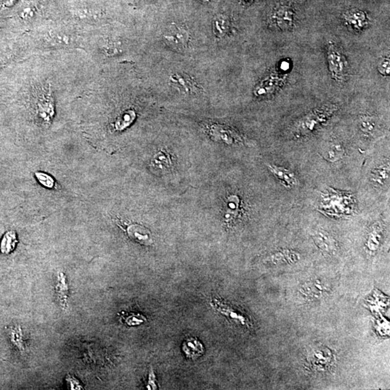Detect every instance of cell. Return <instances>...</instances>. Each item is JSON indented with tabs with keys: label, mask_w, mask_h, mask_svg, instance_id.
Wrapping results in <instances>:
<instances>
[{
	"label": "cell",
	"mask_w": 390,
	"mask_h": 390,
	"mask_svg": "<svg viewBox=\"0 0 390 390\" xmlns=\"http://www.w3.org/2000/svg\"><path fill=\"white\" fill-rule=\"evenodd\" d=\"M148 390H156L157 386L156 385V375L153 372V369H151L149 374V379H148V385L147 386Z\"/></svg>",
	"instance_id": "cell-29"
},
{
	"label": "cell",
	"mask_w": 390,
	"mask_h": 390,
	"mask_svg": "<svg viewBox=\"0 0 390 390\" xmlns=\"http://www.w3.org/2000/svg\"><path fill=\"white\" fill-rule=\"evenodd\" d=\"M290 68V64L289 62H286V61H284V62H282L281 64H280V69H282L283 71H286L289 69Z\"/></svg>",
	"instance_id": "cell-31"
},
{
	"label": "cell",
	"mask_w": 390,
	"mask_h": 390,
	"mask_svg": "<svg viewBox=\"0 0 390 390\" xmlns=\"http://www.w3.org/2000/svg\"><path fill=\"white\" fill-rule=\"evenodd\" d=\"M270 22L279 30L291 29L294 23V11L288 6H280L273 12L270 17Z\"/></svg>",
	"instance_id": "cell-4"
},
{
	"label": "cell",
	"mask_w": 390,
	"mask_h": 390,
	"mask_svg": "<svg viewBox=\"0 0 390 390\" xmlns=\"http://www.w3.org/2000/svg\"><path fill=\"white\" fill-rule=\"evenodd\" d=\"M337 109L336 106L331 104L315 109L297 123L294 128V135L304 136L312 133L317 127L328 120Z\"/></svg>",
	"instance_id": "cell-1"
},
{
	"label": "cell",
	"mask_w": 390,
	"mask_h": 390,
	"mask_svg": "<svg viewBox=\"0 0 390 390\" xmlns=\"http://www.w3.org/2000/svg\"><path fill=\"white\" fill-rule=\"evenodd\" d=\"M360 127L362 131L367 134L374 133L376 128L375 119L371 116H364L361 119Z\"/></svg>",
	"instance_id": "cell-23"
},
{
	"label": "cell",
	"mask_w": 390,
	"mask_h": 390,
	"mask_svg": "<svg viewBox=\"0 0 390 390\" xmlns=\"http://www.w3.org/2000/svg\"><path fill=\"white\" fill-rule=\"evenodd\" d=\"M230 23L229 18L225 15H219L214 18L212 22V30L217 37L222 39L229 34Z\"/></svg>",
	"instance_id": "cell-13"
},
{
	"label": "cell",
	"mask_w": 390,
	"mask_h": 390,
	"mask_svg": "<svg viewBox=\"0 0 390 390\" xmlns=\"http://www.w3.org/2000/svg\"><path fill=\"white\" fill-rule=\"evenodd\" d=\"M119 48L116 46V45H112V43L108 44L106 46L104 47V51L107 54H116L119 52Z\"/></svg>",
	"instance_id": "cell-30"
},
{
	"label": "cell",
	"mask_w": 390,
	"mask_h": 390,
	"mask_svg": "<svg viewBox=\"0 0 390 390\" xmlns=\"http://www.w3.org/2000/svg\"><path fill=\"white\" fill-rule=\"evenodd\" d=\"M327 59L332 78L338 83L345 81L348 76V62L342 50L335 43L327 45Z\"/></svg>",
	"instance_id": "cell-2"
},
{
	"label": "cell",
	"mask_w": 390,
	"mask_h": 390,
	"mask_svg": "<svg viewBox=\"0 0 390 390\" xmlns=\"http://www.w3.org/2000/svg\"><path fill=\"white\" fill-rule=\"evenodd\" d=\"M163 39L170 48L177 51H183L190 39L189 30L178 24H170L163 31Z\"/></svg>",
	"instance_id": "cell-3"
},
{
	"label": "cell",
	"mask_w": 390,
	"mask_h": 390,
	"mask_svg": "<svg viewBox=\"0 0 390 390\" xmlns=\"http://www.w3.org/2000/svg\"><path fill=\"white\" fill-rule=\"evenodd\" d=\"M34 15L35 10L34 8L32 7H25V8L21 12V13H20V17H21L23 20H25V21H29V20H31L32 18L34 17Z\"/></svg>",
	"instance_id": "cell-27"
},
{
	"label": "cell",
	"mask_w": 390,
	"mask_h": 390,
	"mask_svg": "<svg viewBox=\"0 0 390 390\" xmlns=\"http://www.w3.org/2000/svg\"><path fill=\"white\" fill-rule=\"evenodd\" d=\"M127 233L133 240L137 241L139 244H145V245L151 244V233H150V230L143 226L137 225V224L130 226L127 229Z\"/></svg>",
	"instance_id": "cell-11"
},
{
	"label": "cell",
	"mask_w": 390,
	"mask_h": 390,
	"mask_svg": "<svg viewBox=\"0 0 390 390\" xmlns=\"http://www.w3.org/2000/svg\"><path fill=\"white\" fill-rule=\"evenodd\" d=\"M268 167L270 172L277 178V180L281 182L282 184L285 187L291 189V188L297 187L299 184L298 178L291 170L274 164H269Z\"/></svg>",
	"instance_id": "cell-5"
},
{
	"label": "cell",
	"mask_w": 390,
	"mask_h": 390,
	"mask_svg": "<svg viewBox=\"0 0 390 390\" xmlns=\"http://www.w3.org/2000/svg\"><path fill=\"white\" fill-rule=\"evenodd\" d=\"M212 305H213V307L222 315H225L227 317H230V319H233L236 321H240L242 324H245L246 320L244 317L242 315L236 313V312L231 308L223 304L222 303L216 300L212 302Z\"/></svg>",
	"instance_id": "cell-16"
},
{
	"label": "cell",
	"mask_w": 390,
	"mask_h": 390,
	"mask_svg": "<svg viewBox=\"0 0 390 390\" xmlns=\"http://www.w3.org/2000/svg\"><path fill=\"white\" fill-rule=\"evenodd\" d=\"M35 176L37 180L40 182L41 184L43 185L45 187L48 188V189H54L55 187V181L48 174H46V173L36 172Z\"/></svg>",
	"instance_id": "cell-24"
},
{
	"label": "cell",
	"mask_w": 390,
	"mask_h": 390,
	"mask_svg": "<svg viewBox=\"0 0 390 390\" xmlns=\"http://www.w3.org/2000/svg\"><path fill=\"white\" fill-rule=\"evenodd\" d=\"M75 14L79 18H84V19L85 18H91V17L94 15L92 10L89 8L79 9L76 11Z\"/></svg>",
	"instance_id": "cell-28"
},
{
	"label": "cell",
	"mask_w": 390,
	"mask_h": 390,
	"mask_svg": "<svg viewBox=\"0 0 390 390\" xmlns=\"http://www.w3.org/2000/svg\"><path fill=\"white\" fill-rule=\"evenodd\" d=\"M377 69L381 75L385 76V77L389 76L390 71V57H385L380 59V60L379 61V63H378Z\"/></svg>",
	"instance_id": "cell-26"
},
{
	"label": "cell",
	"mask_w": 390,
	"mask_h": 390,
	"mask_svg": "<svg viewBox=\"0 0 390 390\" xmlns=\"http://www.w3.org/2000/svg\"><path fill=\"white\" fill-rule=\"evenodd\" d=\"M17 243L18 240L15 232L13 230L7 231L1 239L0 243V251L4 254H10L15 250Z\"/></svg>",
	"instance_id": "cell-14"
},
{
	"label": "cell",
	"mask_w": 390,
	"mask_h": 390,
	"mask_svg": "<svg viewBox=\"0 0 390 390\" xmlns=\"http://www.w3.org/2000/svg\"><path fill=\"white\" fill-rule=\"evenodd\" d=\"M283 83V77L270 74L262 80L254 89L256 96H266L277 91Z\"/></svg>",
	"instance_id": "cell-6"
},
{
	"label": "cell",
	"mask_w": 390,
	"mask_h": 390,
	"mask_svg": "<svg viewBox=\"0 0 390 390\" xmlns=\"http://www.w3.org/2000/svg\"><path fill=\"white\" fill-rule=\"evenodd\" d=\"M316 245L325 252H332L337 248L336 241L325 230H318L312 236Z\"/></svg>",
	"instance_id": "cell-9"
},
{
	"label": "cell",
	"mask_w": 390,
	"mask_h": 390,
	"mask_svg": "<svg viewBox=\"0 0 390 390\" xmlns=\"http://www.w3.org/2000/svg\"><path fill=\"white\" fill-rule=\"evenodd\" d=\"M324 291V287L318 282L306 285L303 288V293L310 298H320Z\"/></svg>",
	"instance_id": "cell-19"
},
{
	"label": "cell",
	"mask_w": 390,
	"mask_h": 390,
	"mask_svg": "<svg viewBox=\"0 0 390 390\" xmlns=\"http://www.w3.org/2000/svg\"><path fill=\"white\" fill-rule=\"evenodd\" d=\"M152 164L154 165L155 168L159 169H165L169 168L171 165V160L169 156L163 153H159L156 155V157L153 159Z\"/></svg>",
	"instance_id": "cell-22"
},
{
	"label": "cell",
	"mask_w": 390,
	"mask_h": 390,
	"mask_svg": "<svg viewBox=\"0 0 390 390\" xmlns=\"http://www.w3.org/2000/svg\"><path fill=\"white\" fill-rule=\"evenodd\" d=\"M381 230L379 229H374L370 233L369 238H368V245L369 250L374 251L378 248L379 244V241L381 239Z\"/></svg>",
	"instance_id": "cell-25"
},
{
	"label": "cell",
	"mask_w": 390,
	"mask_h": 390,
	"mask_svg": "<svg viewBox=\"0 0 390 390\" xmlns=\"http://www.w3.org/2000/svg\"><path fill=\"white\" fill-rule=\"evenodd\" d=\"M344 19L346 24L355 30L364 29L368 24L367 15L361 10H352L347 12L344 15Z\"/></svg>",
	"instance_id": "cell-8"
},
{
	"label": "cell",
	"mask_w": 390,
	"mask_h": 390,
	"mask_svg": "<svg viewBox=\"0 0 390 390\" xmlns=\"http://www.w3.org/2000/svg\"><path fill=\"white\" fill-rule=\"evenodd\" d=\"M50 43L59 46H68L73 42L72 37L63 33H56L50 36Z\"/></svg>",
	"instance_id": "cell-20"
},
{
	"label": "cell",
	"mask_w": 390,
	"mask_h": 390,
	"mask_svg": "<svg viewBox=\"0 0 390 390\" xmlns=\"http://www.w3.org/2000/svg\"><path fill=\"white\" fill-rule=\"evenodd\" d=\"M37 114L39 117L47 124L52 119L54 115V103L50 92L47 94L46 97H43L38 104Z\"/></svg>",
	"instance_id": "cell-10"
},
{
	"label": "cell",
	"mask_w": 390,
	"mask_h": 390,
	"mask_svg": "<svg viewBox=\"0 0 390 390\" xmlns=\"http://www.w3.org/2000/svg\"><path fill=\"white\" fill-rule=\"evenodd\" d=\"M135 117H136V115H135L134 111L129 110L124 112L115 123L114 127H115V130L117 131L124 130L134 121Z\"/></svg>",
	"instance_id": "cell-17"
},
{
	"label": "cell",
	"mask_w": 390,
	"mask_h": 390,
	"mask_svg": "<svg viewBox=\"0 0 390 390\" xmlns=\"http://www.w3.org/2000/svg\"><path fill=\"white\" fill-rule=\"evenodd\" d=\"M270 259L275 263H282V262L284 263V262H295L298 259V255L294 252L285 250L276 253L274 255L271 256Z\"/></svg>",
	"instance_id": "cell-18"
},
{
	"label": "cell",
	"mask_w": 390,
	"mask_h": 390,
	"mask_svg": "<svg viewBox=\"0 0 390 390\" xmlns=\"http://www.w3.org/2000/svg\"><path fill=\"white\" fill-rule=\"evenodd\" d=\"M170 81L178 90L186 93L196 92L200 90L195 80L185 74L174 73L170 77Z\"/></svg>",
	"instance_id": "cell-7"
},
{
	"label": "cell",
	"mask_w": 390,
	"mask_h": 390,
	"mask_svg": "<svg viewBox=\"0 0 390 390\" xmlns=\"http://www.w3.org/2000/svg\"><path fill=\"white\" fill-rule=\"evenodd\" d=\"M182 350L186 357L191 359H197L204 353L203 344L198 340L193 338H188L183 343Z\"/></svg>",
	"instance_id": "cell-12"
},
{
	"label": "cell",
	"mask_w": 390,
	"mask_h": 390,
	"mask_svg": "<svg viewBox=\"0 0 390 390\" xmlns=\"http://www.w3.org/2000/svg\"><path fill=\"white\" fill-rule=\"evenodd\" d=\"M345 154V150L342 145L339 143H332L324 151L323 156L326 160L330 162L338 161L341 160Z\"/></svg>",
	"instance_id": "cell-15"
},
{
	"label": "cell",
	"mask_w": 390,
	"mask_h": 390,
	"mask_svg": "<svg viewBox=\"0 0 390 390\" xmlns=\"http://www.w3.org/2000/svg\"><path fill=\"white\" fill-rule=\"evenodd\" d=\"M389 167L380 166L375 168L372 172V180L378 184H383L389 178Z\"/></svg>",
	"instance_id": "cell-21"
}]
</instances>
